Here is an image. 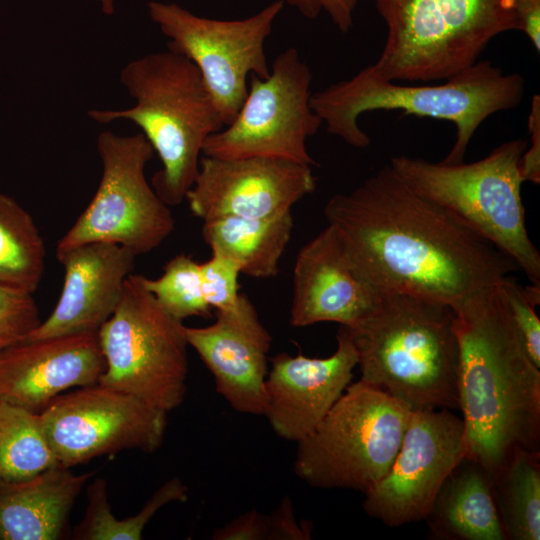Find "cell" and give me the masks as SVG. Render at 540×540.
Wrapping results in <instances>:
<instances>
[{"mask_svg": "<svg viewBox=\"0 0 540 540\" xmlns=\"http://www.w3.org/2000/svg\"><path fill=\"white\" fill-rule=\"evenodd\" d=\"M351 262L379 290L452 309L493 290L517 264L443 207L383 167L324 207Z\"/></svg>", "mask_w": 540, "mask_h": 540, "instance_id": "cell-1", "label": "cell"}, {"mask_svg": "<svg viewBox=\"0 0 540 540\" xmlns=\"http://www.w3.org/2000/svg\"><path fill=\"white\" fill-rule=\"evenodd\" d=\"M465 458L491 482L520 451H540V369L526 354L498 285L453 309Z\"/></svg>", "mask_w": 540, "mask_h": 540, "instance_id": "cell-2", "label": "cell"}, {"mask_svg": "<svg viewBox=\"0 0 540 540\" xmlns=\"http://www.w3.org/2000/svg\"><path fill=\"white\" fill-rule=\"evenodd\" d=\"M455 314L445 304L382 290L373 310L345 327L357 354L360 380L410 410H459V349Z\"/></svg>", "mask_w": 540, "mask_h": 540, "instance_id": "cell-3", "label": "cell"}, {"mask_svg": "<svg viewBox=\"0 0 540 540\" xmlns=\"http://www.w3.org/2000/svg\"><path fill=\"white\" fill-rule=\"evenodd\" d=\"M443 84H398L366 66L349 79L311 94L310 105L328 133L355 148L371 140L359 126L365 112L401 110L414 115L446 120L456 127L455 142L441 161L464 162L467 146L480 125L491 115L515 108L524 94V79L505 74L490 61L478 60Z\"/></svg>", "mask_w": 540, "mask_h": 540, "instance_id": "cell-4", "label": "cell"}, {"mask_svg": "<svg viewBox=\"0 0 540 540\" xmlns=\"http://www.w3.org/2000/svg\"><path fill=\"white\" fill-rule=\"evenodd\" d=\"M120 81L135 103L126 109H90L99 124L137 125L162 163L151 185L169 207L185 200L197 176L205 140L225 127L195 64L172 50L128 62Z\"/></svg>", "mask_w": 540, "mask_h": 540, "instance_id": "cell-5", "label": "cell"}, {"mask_svg": "<svg viewBox=\"0 0 540 540\" xmlns=\"http://www.w3.org/2000/svg\"><path fill=\"white\" fill-rule=\"evenodd\" d=\"M528 143H502L473 163H434L394 156L390 167L416 193L443 207L509 256L540 286V255L530 240L521 186V158Z\"/></svg>", "mask_w": 540, "mask_h": 540, "instance_id": "cell-6", "label": "cell"}, {"mask_svg": "<svg viewBox=\"0 0 540 540\" xmlns=\"http://www.w3.org/2000/svg\"><path fill=\"white\" fill-rule=\"evenodd\" d=\"M387 26L371 65L391 81L449 79L478 61L488 43L518 30L515 0H373Z\"/></svg>", "mask_w": 540, "mask_h": 540, "instance_id": "cell-7", "label": "cell"}, {"mask_svg": "<svg viewBox=\"0 0 540 540\" xmlns=\"http://www.w3.org/2000/svg\"><path fill=\"white\" fill-rule=\"evenodd\" d=\"M410 412L372 385L350 383L312 432L297 442L295 474L315 488L366 493L389 471Z\"/></svg>", "mask_w": 540, "mask_h": 540, "instance_id": "cell-8", "label": "cell"}, {"mask_svg": "<svg viewBox=\"0 0 540 540\" xmlns=\"http://www.w3.org/2000/svg\"><path fill=\"white\" fill-rule=\"evenodd\" d=\"M105 370L98 383L169 412L184 400L188 374L183 322L130 274L113 314L97 331Z\"/></svg>", "mask_w": 540, "mask_h": 540, "instance_id": "cell-9", "label": "cell"}, {"mask_svg": "<svg viewBox=\"0 0 540 540\" xmlns=\"http://www.w3.org/2000/svg\"><path fill=\"white\" fill-rule=\"evenodd\" d=\"M97 151L102 163L97 190L56 252L89 242L119 244L136 256L151 252L175 226L170 207L145 176L152 146L142 133L120 136L106 130L98 135Z\"/></svg>", "mask_w": 540, "mask_h": 540, "instance_id": "cell-10", "label": "cell"}, {"mask_svg": "<svg viewBox=\"0 0 540 540\" xmlns=\"http://www.w3.org/2000/svg\"><path fill=\"white\" fill-rule=\"evenodd\" d=\"M312 73L296 48L281 52L266 78L249 76L248 93L233 121L211 134L202 155L265 157L315 166L306 140L323 124L310 105Z\"/></svg>", "mask_w": 540, "mask_h": 540, "instance_id": "cell-11", "label": "cell"}, {"mask_svg": "<svg viewBox=\"0 0 540 540\" xmlns=\"http://www.w3.org/2000/svg\"><path fill=\"white\" fill-rule=\"evenodd\" d=\"M283 7L284 1L276 0L250 17L219 20L195 15L176 3H147L151 20L169 39L167 49L185 56L200 71L225 126L246 98L249 76L270 74L265 41Z\"/></svg>", "mask_w": 540, "mask_h": 540, "instance_id": "cell-12", "label": "cell"}, {"mask_svg": "<svg viewBox=\"0 0 540 540\" xmlns=\"http://www.w3.org/2000/svg\"><path fill=\"white\" fill-rule=\"evenodd\" d=\"M39 416L58 464L66 468L127 449L155 452L167 426V412L100 383L58 395Z\"/></svg>", "mask_w": 540, "mask_h": 540, "instance_id": "cell-13", "label": "cell"}, {"mask_svg": "<svg viewBox=\"0 0 540 540\" xmlns=\"http://www.w3.org/2000/svg\"><path fill=\"white\" fill-rule=\"evenodd\" d=\"M465 454L461 417L448 409L411 410L389 471L364 493L365 513L389 527L425 520Z\"/></svg>", "mask_w": 540, "mask_h": 540, "instance_id": "cell-14", "label": "cell"}, {"mask_svg": "<svg viewBox=\"0 0 540 540\" xmlns=\"http://www.w3.org/2000/svg\"><path fill=\"white\" fill-rule=\"evenodd\" d=\"M310 166L265 158L203 156L185 196L189 209L203 221L224 216L275 217L316 188Z\"/></svg>", "mask_w": 540, "mask_h": 540, "instance_id": "cell-15", "label": "cell"}, {"mask_svg": "<svg viewBox=\"0 0 540 540\" xmlns=\"http://www.w3.org/2000/svg\"><path fill=\"white\" fill-rule=\"evenodd\" d=\"M185 336L211 372L216 391L236 411L265 415L266 376L272 337L245 293L230 309L216 311L206 327H186Z\"/></svg>", "mask_w": 540, "mask_h": 540, "instance_id": "cell-16", "label": "cell"}, {"mask_svg": "<svg viewBox=\"0 0 540 540\" xmlns=\"http://www.w3.org/2000/svg\"><path fill=\"white\" fill-rule=\"evenodd\" d=\"M336 339V351L326 358L280 353L271 359L264 416L279 437L295 442L306 437L350 384L357 354L344 326Z\"/></svg>", "mask_w": 540, "mask_h": 540, "instance_id": "cell-17", "label": "cell"}, {"mask_svg": "<svg viewBox=\"0 0 540 540\" xmlns=\"http://www.w3.org/2000/svg\"><path fill=\"white\" fill-rule=\"evenodd\" d=\"M104 370L97 332L25 339L0 353V400L39 413L67 390L98 383Z\"/></svg>", "mask_w": 540, "mask_h": 540, "instance_id": "cell-18", "label": "cell"}, {"mask_svg": "<svg viewBox=\"0 0 540 540\" xmlns=\"http://www.w3.org/2000/svg\"><path fill=\"white\" fill-rule=\"evenodd\" d=\"M381 293L359 274L337 232L327 225L296 257L290 324L353 327L373 310Z\"/></svg>", "mask_w": 540, "mask_h": 540, "instance_id": "cell-19", "label": "cell"}, {"mask_svg": "<svg viewBox=\"0 0 540 540\" xmlns=\"http://www.w3.org/2000/svg\"><path fill=\"white\" fill-rule=\"evenodd\" d=\"M63 288L51 314L26 339L97 332L116 309L136 255L109 242L84 243L56 252Z\"/></svg>", "mask_w": 540, "mask_h": 540, "instance_id": "cell-20", "label": "cell"}, {"mask_svg": "<svg viewBox=\"0 0 540 540\" xmlns=\"http://www.w3.org/2000/svg\"><path fill=\"white\" fill-rule=\"evenodd\" d=\"M93 475L57 465L24 480L0 482V540L61 539L73 504Z\"/></svg>", "mask_w": 540, "mask_h": 540, "instance_id": "cell-21", "label": "cell"}, {"mask_svg": "<svg viewBox=\"0 0 540 540\" xmlns=\"http://www.w3.org/2000/svg\"><path fill=\"white\" fill-rule=\"evenodd\" d=\"M424 521L436 539L506 540L491 479L467 458L445 480Z\"/></svg>", "mask_w": 540, "mask_h": 540, "instance_id": "cell-22", "label": "cell"}, {"mask_svg": "<svg viewBox=\"0 0 540 540\" xmlns=\"http://www.w3.org/2000/svg\"><path fill=\"white\" fill-rule=\"evenodd\" d=\"M293 226L291 212L268 218L224 216L204 221L202 236L212 253L234 260L242 274L266 279L279 272Z\"/></svg>", "mask_w": 540, "mask_h": 540, "instance_id": "cell-23", "label": "cell"}, {"mask_svg": "<svg viewBox=\"0 0 540 540\" xmlns=\"http://www.w3.org/2000/svg\"><path fill=\"white\" fill-rule=\"evenodd\" d=\"M46 247L32 216L0 193V285L33 294L45 271Z\"/></svg>", "mask_w": 540, "mask_h": 540, "instance_id": "cell-24", "label": "cell"}, {"mask_svg": "<svg viewBox=\"0 0 540 540\" xmlns=\"http://www.w3.org/2000/svg\"><path fill=\"white\" fill-rule=\"evenodd\" d=\"M506 539H540V451L518 452L492 481Z\"/></svg>", "mask_w": 540, "mask_h": 540, "instance_id": "cell-25", "label": "cell"}, {"mask_svg": "<svg viewBox=\"0 0 540 540\" xmlns=\"http://www.w3.org/2000/svg\"><path fill=\"white\" fill-rule=\"evenodd\" d=\"M104 479H95L87 489V508L80 523L74 528L77 540H140L153 516L171 502H185L188 487L178 477L160 486L141 510L133 516L118 519L114 516Z\"/></svg>", "mask_w": 540, "mask_h": 540, "instance_id": "cell-26", "label": "cell"}, {"mask_svg": "<svg viewBox=\"0 0 540 540\" xmlns=\"http://www.w3.org/2000/svg\"><path fill=\"white\" fill-rule=\"evenodd\" d=\"M57 465L39 413L0 400V482L24 480Z\"/></svg>", "mask_w": 540, "mask_h": 540, "instance_id": "cell-27", "label": "cell"}, {"mask_svg": "<svg viewBox=\"0 0 540 540\" xmlns=\"http://www.w3.org/2000/svg\"><path fill=\"white\" fill-rule=\"evenodd\" d=\"M199 264L180 253L168 261L160 277L150 279L142 275L146 289L167 313L181 322L193 316H211L212 308L202 291Z\"/></svg>", "mask_w": 540, "mask_h": 540, "instance_id": "cell-28", "label": "cell"}, {"mask_svg": "<svg viewBox=\"0 0 540 540\" xmlns=\"http://www.w3.org/2000/svg\"><path fill=\"white\" fill-rule=\"evenodd\" d=\"M498 290L526 354L540 369V319L536 313L540 286L519 284L510 275L498 284Z\"/></svg>", "mask_w": 540, "mask_h": 540, "instance_id": "cell-29", "label": "cell"}, {"mask_svg": "<svg viewBox=\"0 0 540 540\" xmlns=\"http://www.w3.org/2000/svg\"><path fill=\"white\" fill-rule=\"evenodd\" d=\"M40 322L33 294L0 285V353L25 340Z\"/></svg>", "mask_w": 540, "mask_h": 540, "instance_id": "cell-30", "label": "cell"}, {"mask_svg": "<svg viewBox=\"0 0 540 540\" xmlns=\"http://www.w3.org/2000/svg\"><path fill=\"white\" fill-rule=\"evenodd\" d=\"M201 286L206 302L216 311L232 308L238 301L239 265L232 259L212 253L210 259L199 264Z\"/></svg>", "mask_w": 540, "mask_h": 540, "instance_id": "cell-31", "label": "cell"}, {"mask_svg": "<svg viewBox=\"0 0 540 540\" xmlns=\"http://www.w3.org/2000/svg\"><path fill=\"white\" fill-rule=\"evenodd\" d=\"M296 8L304 17L315 19L326 12L336 28L347 33L353 27V14L358 0H283Z\"/></svg>", "mask_w": 540, "mask_h": 540, "instance_id": "cell-32", "label": "cell"}, {"mask_svg": "<svg viewBox=\"0 0 540 540\" xmlns=\"http://www.w3.org/2000/svg\"><path fill=\"white\" fill-rule=\"evenodd\" d=\"M267 515L256 509L247 511L215 530L214 540H268Z\"/></svg>", "mask_w": 540, "mask_h": 540, "instance_id": "cell-33", "label": "cell"}, {"mask_svg": "<svg viewBox=\"0 0 540 540\" xmlns=\"http://www.w3.org/2000/svg\"><path fill=\"white\" fill-rule=\"evenodd\" d=\"M267 517L268 540H306L311 537L309 527L304 523L298 524L289 496H285L272 514L267 515Z\"/></svg>", "mask_w": 540, "mask_h": 540, "instance_id": "cell-34", "label": "cell"}, {"mask_svg": "<svg viewBox=\"0 0 540 540\" xmlns=\"http://www.w3.org/2000/svg\"><path fill=\"white\" fill-rule=\"evenodd\" d=\"M528 130L531 145L521 158V171L524 181L538 184L540 182V98L534 95L528 117Z\"/></svg>", "mask_w": 540, "mask_h": 540, "instance_id": "cell-35", "label": "cell"}, {"mask_svg": "<svg viewBox=\"0 0 540 540\" xmlns=\"http://www.w3.org/2000/svg\"><path fill=\"white\" fill-rule=\"evenodd\" d=\"M518 30L530 39L537 52L540 51V0H515Z\"/></svg>", "mask_w": 540, "mask_h": 540, "instance_id": "cell-36", "label": "cell"}, {"mask_svg": "<svg viewBox=\"0 0 540 540\" xmlns=\"http://www.w3.org/2000/svg\"><path fill=\"white\" fill-rule=\"evenodd\" d=\"M94 1H96L99 4L101 11L105 15L114 14V12H115V0H94Z\"/></svg>", "mask_w": 540, "mask_h": 540, "instance_id": "cell-37", "label": "cell"}]
</instances>
